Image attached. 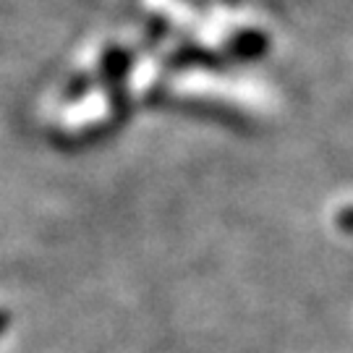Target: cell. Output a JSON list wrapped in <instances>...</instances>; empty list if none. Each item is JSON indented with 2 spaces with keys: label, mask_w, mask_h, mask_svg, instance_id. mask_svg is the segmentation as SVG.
<instances>
[{
  "label": "cell",
  "mask_w": 353,
  "mask_h": 353,
  "mask_svg": "<svg viewBox=\"0 0 353 353\" xmlns=\"http://www.w3.org/2000/svg\"><path fill=\"white\" fill-rule=\"evenodd\" d=\"M270 48V42L262 32H241L239 37L233 39L230 50L236 52L239 58H259L262 52Z\"/></svg>",
  "instance_id": "obj_1"
},
{
  "label": "cell",
  "mask_w": 353,
  "mask_h": 353,
  "mask_svg": "<svg viewBox=\"0 0 353 353\" xmlns=\"http://www.w3.org/2000/svg\"><path fill=\"white\" fill-rule=\"evenodd\" d=\"M102 68H105V76H108L113 84H118V81H123V76L128 74V55L123 50H110L108 58H105V63H102Z\"/></svg>",
  "instance_id": "obj_2"
},
{
  "label": "cell",
  "mask_w": 353,
  "mask_h": 353,
  "mask_svg": "<svg viewBox=\"0 0 353 353\" xmlns=\"http://www.w3.org/2000/svg\"><path fill=\"white\" fill-rule=\"evenodd\" d=\"M338 225H341L345 233H353V207H348L345 212L338 214Z\"/></svg>",
  "instance_id": "obj_3"
},
{
  "label": "cell",
  "mask_w": 353,
  "mask_h": 353,
  "mask_svg": "<svg viewBox=\"0 0 353 353\" xmlns=\"http://www.w3.org/2000/svg\"><path fill=\"white\" fill-rule=\"evenodd\" d=\"M6 322H8V316L0 314V332H3V327H6Z\"/></svg>",
  "instance_id": "obj_4"
}]
</instances>
